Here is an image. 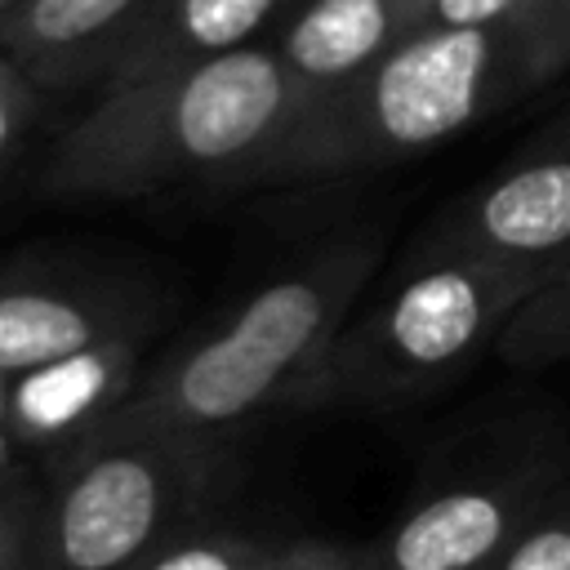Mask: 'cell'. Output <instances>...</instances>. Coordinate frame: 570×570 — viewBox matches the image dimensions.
<instances>
[{
  "label": "cell",
  "mask_w": 570,
  "mask_h": 570,
  "mask_svg": "<svg viewBox=\"0 0 570 570\" xmlns=\"http://www.w3.org/2000/svg\"><path fill=\"white\" fill-rule=\"evenodd\" d=\"M303 94L276 45L107 85L49 142L40 191L134 200L178 187H254L298 125Z\"/></svg>",
  "instance_id": "cell-1"
},
{
  "label": "cell",
  "mask_w": 570,
  "mask_h": 570,
  "mask_svg": "<svg viewBox=\"0 0 570 570\" xmlns=\"http://www.w3.org/2000/svg\"><path fill=\"white\" fill-rule=\"evenodd\" d=\"M151 334H116L4 379V454L49 468L98 436L138 392Z\"/></svg>",
  "instance_id": "cell-9"
},
{
  "label": "cell",
  "mask_w": 570,
  "mask_h": 570,
  "mask_svg": "<svg viewBox=\"0 0 570 570\" xmlns=\"http://www.w3.org/2000/svg\"><path fill=\"white\" fill-rule=\"evenodd\" d=\"M53 94L18 62L0 49V156H4V178H13L22 169L27 147L36 142V125L40 111Z\"/></svg>",
  "instance_id": "cell-16"
},
{
  "label": "cell",
  "mask_w": 570,
  "mask_h": 570,
  "mask_svg": "<svg viewBox=\"0 0 570 570\" xmlns=\"http://www.w3.org/2000/svg\"><path fill=\"white\" fill-rule=\"evenodd\" d=\"M499 356L525 370L570 361V263L517 307L499 338Z\"/></svg>",
  "instance_id": "cell-14"
},
{
  "label": "cell",
  "mask_w": 570,
  "mask_h": 570,
  "mask_svg": "<svg viewBox=\"0 0 570 570\" xmlns=\"http://www.w3.org/2000/svg\"><path fill=\"white\" fill-rule=\"evenodd\" d=\"M543 0H432V22H454V27H481V22H503Z\"/></svg>",
  "instance_id": "cell-19"
},
{
  "label": "cell",
  "mask_w": 570,
  "mask_h": 570,
  "mask_svg": "<svg viewBox=\"0 0 570 570\" xmlns=\"http://www.w3.org/2000/svg\"><path fill=\"white\" fill-rule=\"evenodd\" d=\"M423 240L552 281L570 263V116L534 151L454 200Z\"/></svg>",
  "instance_id": "cell-8"
},
{
  "label": "cell",
  "mask_w": 570,
  "mask_h": 570,
  "mask_svg": "<svg viewBox=\"0 0 570 570\" xmlns=\"http://www.w3.org/2000/svg\"><path fill=\"white\" fill-rule=\"evenodd\" d=\"M18 4H22V0H0V18H4V13H13Z\"/></svg>",
  "instance_id": "cell-20"
},
{
  "label": "cell",
  "mask_w": 570,
  "mask_h": 570,
  "mask_svg": "<svg viewBox=\"0 0 570 570\" xmlns=\"http://www.w3.org/2000/svg\"><path fill=\"white\" fill-rule=\"evenodd\" d=\"M379 263V232H352L294 258L209 330L151 361L116 419L232 441L276 410H298Z\"/></svg>",
  "instance_id": "cell-3"
},
{
  "label": "cell",
  "mask_w": 570,
  "mask_h": 570,
  "mask_svg": "<svg viewBox=\"0 0 570 570\" xmlns=\"http://www.w3.org/2000/svg\"><path fill=\"white\" fill-rule=\"evenodd\" d=\"M432 22V0H307L289 13L276 49L298 80L303 111L325 107Z\"/></svg>",
  "instance_id": "cell-10"
},
{
  "label": "cell",
  "mask_w": 570,
  "mask_h": 570,
  "mask_svg": "<svg viewBox=\"0 0 570 570\" xmlns=\"http://www.w3.org/2000/svg\"><path fill=\"white\" fill-rule=\"evenodd\" d=\"M227 463L232 441L111 419L98 436L40 468L53 570H120L174 530L209 517Z\"/></svg>",
  "instance_id": "cell-5"
},
{
  "label": "cell",
  "mask_w": 570,
  "mask_h": 570,
  "mask_svg": "<svg viewBox=\"0 0 570 570\" xmlns=\"http://www.w3.org/2000/svg\"><path fill=\"white\" fill-rule=\"evenodd\" d=\"M561 490V454L552 445H512L414 494V503L356 552L361 570H485Z\"/></svg>",
  "instance_id": "cell-6"
},
{
  "label": "cell",
  "mask_w": 570,
  "mask_h": 570,
  "mask_svg": "<svg viewBox=\"0 0 570 570\" xmlns=\"http://www.w3.org/2000/svg\"><path fill=\"white\" fill-rule=\"evenodd\" d=\"M263 552H267V539L236 525H214L209 517H200L120 570H249Z\"/></svg>",
  "instance_id": "cell-15"
},
{
  "label": "cell",
  "mask_w": 570,
  "mask_h": 570,
  "mask_svg": "<svg viewBox=\"0 0 570 570\" xmlns=\"http://www.w3.org/2000/svg\"><path fill=\"white\" fill-rule=\"evenodd\" d=\"M249 570H361V557L325 539H289V543H267V552Z\"/></svg>",
  "instance_id": "cell-18"
},
{
  "label": "cell",
  "mask_w": 570,
  "mask_h": 570,
  "mask_svg": "<svg viewBox=\"0 0 570 570\" xmlns=\"http://www.w3.org/2000/svg\"><path fill=\"white\" fill-rule=\"evenodd\" d=\"M285 4L294 0H160L138 22V31L129 36V45L120 49L98 89L258 45V31L272 18H281Z\"/></svg>",
  "instance_id": "cell-12"
},
{
  "label": "cell",
  "mask_w": 570,
  "mask_h": 570,
  "mask_svg": "<svg viewBox=\"0 0 570 570\" xmlns=\"http://www.w3.org/2000/svg\"><path fill=\"white\" fill-rule=\"evenodd\" d=\"M160 289L125 263L22 249L0 276V374L94 347L116 334H156Z\"/></svg>",
  "instance_id": "cell-7"
},
{
  "label": "cell",
  "mask_w": 570,
  "mask_h": 570,
  "mask_svg": "<svg viewBox=\"0 0 570 570\" xmlns=\"http://www.w3.org/2000/svg\"><path fill=\"white\" fill-rule=\"evenodd\" d=\"M566 62L570 0H543L517 18L481 27L428 22L352 89L307 111L254 187L338 178L423 156L512 107Z\"/></svg>",
  "instance_id": "cell-2"
},
{
  "label": "cell",
  "mask_w": 570,
  "mask_h": 570,
  "mask_svg": "<svg viewBox=\"0 0 570 570\" xmlns=\"http://www.w3.org/2000/svg\"><path fill=\"white\" fill-rule=\"evenodd\" d=\"M156 4L160 0H22L0 18V49L53 98L98 89Z\"/></svg>",
  "instance_id": "cell-11"
},
{
  "label": "cell",
  "mask_w": 570,
  "mask_h": 570,
  "mask_svg": "<svg viewBox=\"0 0 570 570\" xmlns=\"http://www.w3.org/2000/svg\"><path fill=\"white\" fill-rule=\"evenodd\" d=\"M543 276L423 240L401 276L334 338L298 410H405L499 352L517 307Z\"/></svg>",
  "instance_id": "cell-4"
},
{
  "label": "cell",
  "mask_w": 570,
  "mask_h": 570,
  "mask_svg": "<svg viewBox=\"0 0 570 570\" xmlns=\"http://www.w3.org/2000/svg\"><path fill=\"white\" fill-rule=\"evenodd\" d=\"M0 570H53L49 485L18 454H0Z\"/></svg>",
  "instance_id": "cell-13"
},
{
  "label": "cell",
  "mask_w": 570,
  "mask_h": 570,
  "mask_svg": "<svg viewBox=\"0 0 570 570\" xmlns=\"http://www.w3.org/2000/svg\"><path fill=\"white\" fill-rule=\"evenodd\" d=\"M485 570H570V494L539 508Z\"/></svg>",
  "instance_id": "cell-17"
}]
</instances>
